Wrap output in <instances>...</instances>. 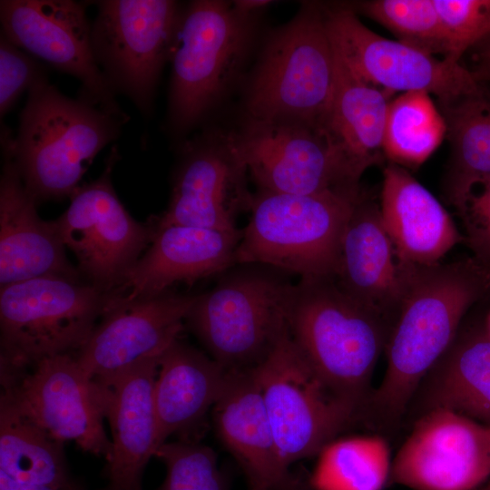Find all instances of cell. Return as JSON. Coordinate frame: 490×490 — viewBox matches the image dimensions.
<instances>
[{
  "instance_id": "cell-13",
  "label": "cell",
  "mask_w": 490,
  "mask_h": 490,
  "mask_svg": "<svg viewBox=\"0 0 490 490\" xmlns=\"http://www.w3.org/2000/svg\"><path fill=\"white\" fill-rule=\"evenodd\" d=\"M335 50L366 82L392 94L426 92L440 108L483 88L461 62L439 59L411 44L383 37L368 28L350 5H323Z\"/></svg>"
},
{
  "instance_id": "cell-41",
  "label": "cell",
  "mask_w": 490,
  "mask_h": 490,
  "mask_svg": "<svg viewBox=\"0 0 490 490\" xmlns=\"http://www.w3.org/2000/svg\"><path fill=\"white\" fill-rule=\"evenodd\" d=\"M479 490H490V479Z\"/></svg>"
},
{
  "instance_id": "cell-16",
  "label": "cell",
  "mask_w": 490,
  "mask_h": 490,
  "mask_svg": "<svg viewBox=\"0 0 490 490\" xmlns=\"http://www.w3.org/2000/svg\"><path fill=\"white\" fill-rule=\"evenodd\" d=\"M234 136L258 191L306 195L360 186L322 128L247 119Z\"/></svg>"
},
{
  "instance_id": "cell-42",
  "label": "cell",
  "mask_w": 490,
  "mask_h": 490,
  "mask_svg": "<svg viewBox=\"0 0 490 490\" xmlns=\"http://www.w3.org/2000/svg\"><path fill=\"white\" fill-rule=\"evenodd\" d=\"M486 269L487 270L490 272V260L487 261V262H485V263H482Z\"/></svg>"
},
{
  "instance_id": "cell-35",
  "label": "cell",
  "mask_w": 490,
  "mask_h": 490,
  "mask_svg": "<svg viewBox=\"0 0 490 490\" xmlns=\"http://www.w3.org/2000/svg\"><path fill=\"white\" fill-rule=\"evenodd\" d=\"M49 80L43 63L13 44L0 33V115L1 119L18 99L36 83Z\"/></svg>"
},
{
  "instance_id": "cell-15",
  "label": "cell",
  "mask_w": 490,
  "mask_h": 490,
  "mask_svg": "<svg viewBox=\"0 0 490 490\" xmlns=\"http://www.w3.org/2000/svg\"><path fill=\"white\" fill-rule=\"evenodd\" d=\"M1 33L20 49L76 78L78 95L127 121L93 54L84 2L1 0Z\"/></svg>"
},
{
  "instance_id": "cell-37",
  "label": "cell",
  "mask_w": 490,
  "mask_h": 490,
  "mask_svg": "<svg viewBox=\"0 0 490 490\" xmlns=\"http://www.w3.org/2000/svg\"><path fill=\"white\" fill-rule=\"evenodd\" d=\"M472 73L475 79L480 83H490V40L473 49Z\"/></svg>"
},
{
  "instance_id": "cell-43",
  "label": "cell",
  "mask_w": 490,
  "mask_h": 490,
  "mask_svg": "<svg viewBox=\"0 0 490 490\" xmlns=\"http://www.w3.org/2000/svg\"><path fill=\"white\" fill-rule=\"evenodd\" d=\"M486 330H487V331H488V333L490 334V319H489V326H488V328H487V329H486Z\"/></svg>"
},
{
  "instance_id": "cell-33",
  "label": "cell",
  "mask_w": 490,
  "mask_h": 490,
  "mask_svg": "<svg viewBox=\"0 0 490 490\" xmlns=\"http://www.w3.org/2000/svg\"><path fill=\"white\" fill-rule=\"evenodd\" d=\"M166 466L161 490H225L214 451L193 442H164L155 456Z\"/></svg>"
},
{
  "instance_id": "cell-30",
  "label": "cell",
  "mask_w": 490,
  "mask_h": 490,
  "mask_svg": "<svg viewBox=\"0 0 490 490\" xmlns=\"http://www.w3.org/2000/svg\"><path fill=\"white\" fill-rule=\"evenodd\" d=\"M392 461L381 436L334 439L318 454L309 484L313 490H383L390 482Z\"/></svg>"
},
{
  "instance_id": "cell-23",
  "label": "cell",
  "mask_w": 490,
  "mask_h": 490,
  "mask_svg": "<svg viewBox=\"0 0 490 490\" xmlns=\"http://www.w3.org/2000/svg\"><path fill=\"white\" fill-rule=\"evenodd\" d=\"M335 280L348 296L394 325L402 270L380 209L363 190L346 225Z\"/></svg>"
},
{
  "instance_id": "cell-39",
  "label": "cell",
  "mask_w": 490,
  "mask_h": 490,
  "mask_svg": "<svg viewBox=\"0 0 490 490\" xmlns=\"http://www.w3.org/2000/svg\"><path fill=\"white\" fill-rule=\"evenodd\" d=\"M271 3L267 0H238L234 1L233 5L244 13H256Z\"/></svg>"
},
{
  "instance_id": "cell-19",
  "label": "cell",
  "mask_w": 490,
  "mask_h": 490,
  "mask_svg": "<svg viewBox=\"0 0 490 490\" xmlns=\"http://www.w3.org/2000/svg\"><path fill=\"white\" fill-rule=\"evenodd\" d=\"M242 230L171 225L157 229L147 250L108 297L133 300L171 290L177 283L193 284L220 275L237 264Z\"/></svg>"
},
{
  "instance_id": "cell-2",
  "label": "cell",
  "mask_w": 490,
  "mask_h": 490,
  "mask_svg": "<svg viewBox=\"0 0 490 490\" xmlns=\"http://www.w3.org/2000/svg\"><path fill=\"white\" fill-rule=\"evenodd\" d=\"M128 122L83 96H66L45 80L29 90L15 136L1 122V147L10 151L37 203L70 198L95 156Z\"/></svg>"
},
{
  "instance_id": "cell-4",
  "label": "cell",
  "mask_w": 490,
  "mask_h": 490,
  "mask_svg": "<svg viewBox=\"0 0 490 490\" xmlns=\"http://www.w3.org/2000/svg\"><path fill=\"white\" fill-rule=\"evenodd\" d=\"M254 14L221 0L181 8L169 58L171 134L181 137L201 123L236 80L254 39Z\"/></svg>"
},
{
  "instance_id": "cell-9",
  "label": "cell",
  "mask_w": 490,
  "mask_h": 490,
  "mask_svg": "<svg viewBox=\"0 0 490 490\" xmlns=\"http://www.w3.org/2000/svg\"><path fill=\"white\" fill-rule=\"evenodd\" d=\"M92 45L110 88L142 116L152 113L162 71L169 62L181 5L173 0H99Z\"/></svg>"
},
{
  "instance_id": "cell-11",
  "label": "cell",
  "mask_w": 490,
  "mask_h": 490,
  "mask_svg": "<svg viewBox=\"0 0 490 490\" xmlns=\"http://www.w3.org/2000/svg\"><path fill=\"white\" fill-rule=\"evenodd\" d=\"M1 399L52 437L74 441L83 451L108 459L111 440L103 428L105 390L83 368L75 354L47 357L22 368H2Z\"/></svg>"
},
{
  "instance_id": "cell-34",
  "label": "cell",
  "mask_w": 490,
  "mask_h": 490,
  "mask_svg": "<svg viewBox=\"0 0 490 490\" xmlns=\"http://www.w3.org/2000/svg\"><path fill=\"white\" fill-rule=\"evenodd\" d=\"M446 44V56L460 62L465 53L490 40V0H433Z\"/></svg>"
},
{
  "instance_id": "cell-8",
  "label": "cell",
  "mask_w": 490,
  "mask_h": 490,
  "mask_svg": "<svg viewBox=\"0 0 490 490\" xmlns=\"http://www.w3.org/2000/svg\"><path fill=\"white\" fill-rule=\"evenodd\" d=\"M108 294L83 281L44 275L0 289V368L76 354L101 318Z\"/></svg>"
},
{
  "instance_id": "cell-31",
  "label": "cell",
  "mask_w": 490,
  "mask_h": 490,
  "mask_svg": "<svg viewBox=\"0 0 490 490\" xmlns=\"http://www.w3.org/2000/svg\"><path fill=\"white\" fill-rule=\"evenodd\" d=\"M447 133L446 119L426 92H408L390 101L383 152L392 163L418 167Z\"/></svg>"
},
{
  "instance_id": "cell-12",
  "label": "cell",
  "mask_w": 490,
  "mask_h": 490,
  "mask_svg": "<svg viewBox=\"0 0 490 490\" xmlns=\"http://www.w3.org/2000/svg\"><path fill=\"white\" fill-rule=\"evenodd\" d=\"M119 159L114 145L101 175L79 186L55 223L62 241L77 260L83 281L110 294L151 244L156 227L142 224L121 202L112 182Z\"/></svg>"
},
{
  "instance_id": "cell-20",
  "label": "cell",
  "mask_w": 490,
  "mask_h": 490,
  "mask_svg": "<svg viewBox=\"0 0 490 490\" xmlns=\"http://www.w3.org/2000/svg\"><path fill=\"white\" fill-rule=\"evenodd\" d=\"M1 151L0 287L44 275L83 281L65 255L55 220L39 217L10 151Z\"/></svg>"
},
{
  "instance_id": "cell-3",
  "label": "cell",
  "mask_w": 490,
  "mask_h": 490,
  "mask_svg": "<svg viewBox=\"0 0 490 490\" xmlns=\"http://www.w3.org/2000/svg\"><path fill=\"white\" fill-rule=\"evenodd\" d=\"M287 324L289 337L311 370L363 422L373 392L371 378L392 324L345 293L333 278L294 284Z\"/></svg>"
},
{
  "instance_id": "cell-29",
  "label": "cell",
  "mask_w": 490,
  "mask_h": 490,
  "mask_svg": "<svg viewBox=\"0 0 490 490\" xmlns=\"http://www.w3.org/2000/svg\"><path fill=\"white\" fill-rule=\"evenodd\" d=\"M0 472L25 484L74 486L63 442L4 400H0Z\"/></svg>"
},
{
  "instance_id": "cell-25",
  "label": "cell",
  "mask_w": 490,
  "mask_h": 490,
  "mask_svg": "<svg viewBox=\"0 0 490 490\" xmlns=\"http://www.w3.org/2000/svg\"><path fill=\"white\" fill-rule=\"evenodd\" d=\"M335 56L334 93L322 129L350 176L359 182L363 172L385 156L384 132L392 94L359 77L336 50Z\"/></svg>"
},
{
  "instance_id": "cell-10",
  "label": "cell",
  "mask_w": 490,
  "mask_h": 490,
  "mask_svg": "<svg viewBox=\"0 0 490 490\" xmlns=\"http://www.w3.org/2000/svg\"><path fill=\"white\" fill-rule=\"evenodd\" d=\"M251 369L279 453L289 467L318 456L338 434L362 422L356 408L333 395L318 378L289 330Z\"/></svg>"
},
{
  "instance_id": "cell-26",
  "label": "cell",
  "mask_w": 490,
  "mask_h": 490,
  "mask_svg": "<svg viewBox=\"0 0 490 490\" xmlns=\"http://www.w3.org/2000/svg\"><path fill=\"white\" fill-rule=\"evenodd\" d=\"M229 376L230 372L209 355L179 338L161 356L154 405L162 445L213 408Z\"/></svg>"
},
{
  "instance_id": "cell-5",
  "label": "cell",
  "mask_w": 490,
  "mask_h": 490,
  "mask_svg": "<svg viewBox=\"0 0 490 490\" xmlns=\"http://www.w3.org/2000/svg\"><path fill=\"white\" fill-rule=\"evenodd\" d=\"M294 284L273 267L236 264L198 294L185 318L209 356L228 372L262 362L288 330Z\"/></svg>"
},
{
  "instance_id": "cell-28",
  "label": "cell",
  "mask_w": 490,
  "mask_h": 490,
  "mask_svg": "<svg viewBox=\"0 0 490 490\" xmlns=\"http://www.w3.org/2000/svg\"><path fill=\"white\" fill-rule=\"evenodd\" d=\"M440 111L452 146L446 195L461 213L474 187L490 176V93L483 86Z\"/></svg>"
},
{
  "instance_id": "cell-7",
  "label": "cell",
  "mask_w": 490,
  "mask_h": 490,
  "mask_svg": "<svg viewBox=\"0 0 490 490\" xmlns=\"http://www.w3.org/2000/svg\"><path fill=\"white\" fill-rule=\"evenodd\" d=\"M361 191L360 186L306 195L258 191L237 264H263L299 279H335L344 230Z\"/></svg>"
},
{
  "instance_id": "cell-22",
  "label": "cell",
  "mask_w": 490,
  "mask_h": 490,
  "mask_svg": "<svg viewBox=\"0 0 490 490\" xmlns=\"http://www.w3.org/2000/svg\"><path fill=\"white\" fill-rule=\"evenodd\" d=\"M159 359L142 360L100 384L112 432L107 490H142L144 467L162 445L154 405Z\"/></svg>"
},
{
  "instance_id": "cell-36",
  "label": "cell",
  "mask_w": 490,
  "mask_h": 490,
  "mask_svg": "<svg viewBox=\"0 0 490 490\" xmlns=\"http://www.w3.org/2000/svg\"><path fill=\"white\" fill-rule=\"evenodd\" d=\"M476 185H480V191L470 193L460 214L466 221L468 241L476 260L485 263L490 260V176Z\"/></svg>"
},
{
  "instance_id": "cell-17",
  "label": "cell",
  "mask_w": 490,
  "mask_h": 490,
  "mask_svg": "<svg viewBox=\"0 0 490 490\" xmlns=\"http://www.w3.org/2000/svg\"><path fill=\"white\" fill-rule=\"evenodd\" d=\"M489 479L490 427L446 408L418 416L390 475L414 490H475Z\"/></svg>"
},
{
  "instance_id": "cell-18",
  "label": "cell",
  "mask_w": 490,
  "mask_h": 490,
  "mask_svg": "<svg viewBox=\"0 0 490 490\" xmlns=\"http://www.w3.org/2000/svg\"><path fill=\"white\" fill-rule=\"evenodd\" d=\"M198 294L169 290L133 300L108 297L105 309L75 354L86 373L106 384L142 360L160 358L179 338Z\"/></svg>"
},
{
  "instance_id": "cell-40",
  "label": "cell",
  "mask_w": 490,
  "mask_h": 490,
  "mask_svg": "<svg viewBox=\"0 0 490 490\" xmlns=\"http://www.w3.org/2000/svg\"><path fill=\"white\" fill-rule=\"evenodd\" d=\"M294 490H313L309 484L305 485L303 482H300L299 485Z\"/></svg>"
},
{
  "instance_id": "cell-27",
  "label": "cell",
  "mask_w": 490,
  "mask_h": 490,
  "mask_svg": "<svg viewBox=\"0 0 490 490\" xmlns=\"http://www.w3.org/2000/svg\"><path fill=\"white\" fill-rule=\"evenodd\" d=\"M420 415L446 408L490 427V334L469 330L454 342L420 384Z\"/></svg>"
},
{
  "instance_id": "cell-38",
  "label": "cell",
  "mask_w": 490,
  "mask_h": 490,
  "mask_svg": "<svg viewBox=\"0 0 490 490\" xmlns=\"http://www.w3.org/2000/svg\"><path fill=\"white\" fill-rule=\"evenodd\" d=\"M0 490H76L72 487H53L47 485H31L16 481L0 472Z\"/></svg>"
},
{
  "instance_id": "cell-14",
  "label": "cell",
  "mask_w": 490,
  "mask_h": 490,
  "mask_svg": "<svg viewBox=\"0 0 490 490\" xmlns=\"http://www.w3.org/2000/svg\"><path fill=\"white\" fill-rule=\"evenodd\" d=\"M172 177L167 209L152 219L156 229L187 225L236 230L253 194L234 132L206 131L182 142Z\"/></svg>"
},
{
  "instance_id": "cell-1",
  "label": "cell",
  "mask_w": 490,
  "mask_h": 490,
  "mask_svg": "<svg viewBox=\"0 0 490 490\" xmlns=\"http://www.w3.org/2000/svg\"><path fill=\"white\" fill-rule=\"evenodd\" d=\"M402 294L385 348L387 366L367 403L364 422L397 426L420 384L454 342L467 310L490 291V272L476 259L401 262Z\"/></svg>"
},
{
  "instance_id": "cell-24",
  "label": "cell",
  "mask_w": 490,
  "mask_h": 490,
  "mask_svg": "<svg viewBox=\"0 0 490 490\" xmlns=\"http://www.w3.org/2000/svg\"><path fill=\"white\" fill-rule=\"evenodd\" d=\"M379 209L401 262L438 263L463 240L436 198L397 164L390 162L384 169Z\"/></svg>"
},
{
  "instance_id": "cell-32",
  "label": "cell",
  "mask_w": 490,
  "mask_h": 490,
  "mask_svg": "<svg viewBox=\"0 0 490 490\" xmlns=\"http://www.w3.org/2000/svg\"><path fill=\"white\" fill-rule=\"evenodd\" d=\"M354 11L381 24L399 41L446 58L445 34L433 0L366 1L358 4Z\"/></svg>"
},
{
  "instance_id": "cell-21",
  "label": "cell",
  "mask_w": 490,
  "mask_h": 490,
  "mask_svg": "<svg viewBox=\"0 0 490 490\" xmlns=\"http://www.w3.org/2000/svg\"><path fill=\"white\" fill-rule=\"evenodd\" d=\"M221 443L237 460L248 490H294L301 482L284 463L252 369L230 372L212 408Z\"/></svg>"
},
{
  "instance_id": "cell-6",
  "label": "cell",
  "mask_w": 490,
  "mask_h": 490,
  "mask_svg": "<svg viewBox=\"0 0 490 490\" xmlns=\"http://www.w3.org/2000/svg\"><path fill=\"white\" fill-rule=\"evenodd\" d=\"M335 50L322 4L304 2L269 34L245 95L249 120L322 128L334 93Z\"/></svg>"
}]
</instances>
